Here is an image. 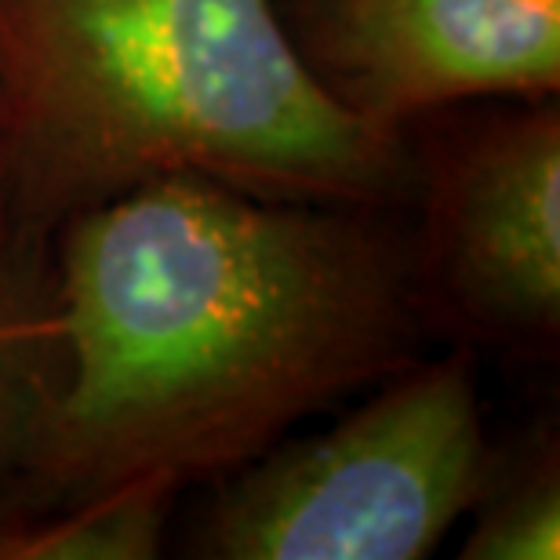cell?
<instances>
[{
	"mask_svg": "<svg viewBox=\"0 0 560 560\" xmlns=\"http://www.w3.org/2000/svg\"><path fill=\"white\" fill-rule=\"evenodd\" d=\"M51 244L62 357L15 495L26 510L183 491L408 364V277L364 208L172 175Z\"/></svg>",
	"mask_w": 560,
	"mask_h": 560,
	"instance_id": "1",
	"label": "cell"
},
{
	"mask_svg": "<svg viewBox=\"0 0 560 560\" xmlns=\"http://www.w3.org/2000/svg\"><path fill=\"white\" fill-rule=\"evenodd\" d=\"M172 175L372 211L411 161L320 81L273 0H0L4 205L55 237Z\"/></svg>",
	"mask_w": 560,
	"mask_h": 560,
	"instance_id": "2",
	"label": "cell"
},
{
	"mask_svg": "<svg viewBox=\"0 0 560 560\" xmlns=\"http://www.w3.org/2000/svg\"><path fill=\"white\" fill-rule=\"evenodd\" d=\"M211 510L226 560H419L491 488L466 357L400 368L328 433L270 447Z\"/></svg>",
	"mask_w": 560,
	"mask_h": 560,
	"instance_id": "3",
	"label": "cell"
},
{
	"mask_svg": "<svg viewBox=\"0 0 560 560\" xmlns=\"http://www.w3.org/2000/svg\"><path fill=\"white\" fill-rule=\"evenodd\" d=\"M320 81L386 128L477 95L546 98L560 0H324Z\"/></svg>",
	"mask_w": 560,
	"mask_h": 560,
	"instance_id": "4",
	"label": "cell"
},
{
	"mask_svg": "<svg viewBox=\"0 0 560 560\" xmlns=\"http://www.w3.org/2000/svg\"><path fill=\"white\" fill-rule=\"evenodd\" d=\"M433 266L455 306L491 331L546 339L560 324V117H499L430 186Z\"/></svg>",
	"mask_w": 560,
	"mask_h": 560,
	"instance_id": "5",
	"label": "cell"
},
{
	"mask_svg": "<svg viewBox=\"0 0 560 560\" xmlns=\"http://www.w3.org/2000/svg\"><path fill=\"white\" fill-rule=\"evenodd\" d=\"M59 357L51 237L30 230L0 197V517L19 495Z\"/></svg>",
	"mask_w": 560,
	"mask_h": 560,
	"instance_id": "6",
	"label": "cell"
},
{
	"mask_svg": "<svg viewBox=\"0 0 560 560\" xmlns=\"http://www.w3.org/2000/svg\"><path fill=\"white\" fill-rule=\"evenodd\" d=\"M178 491L128 485L48 510L0 517V560H150Z\"/></svg>",
	"mask_w": 560,
	"mask_h": 560,
	"instance_id": "7",
	"label": "cell"
},
{
	"mask_svg": "<svg viewBox=\"0 0 560 560\" xmlns=\"http://www.w3.org/2000/svg\"><path fill=\"white\" fill-rule=\"evenodd\" d=\"M463 546V560H557L560 557V491L557 474L535 469L513 488H488Z\"/></svg>",
	"mask_w": 560,
	"mask_h": 560,
	"instance_id": "8",
	"label": "cell"
}]
</instances>
